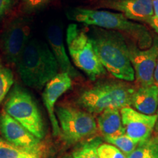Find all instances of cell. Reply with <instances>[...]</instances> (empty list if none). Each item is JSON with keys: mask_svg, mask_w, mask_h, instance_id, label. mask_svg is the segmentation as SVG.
<instances>
[{"mask_svg": "<svg viewBox=\"0 0 158 158\" xmlns=\"http://www.w3.org/2000/svg\"><path fill=\"white\" fill-rule=\"evenodd\" d=\"M67 17L91 27L117 31L141 49L149 48L153 43L152 35L145 26L116 12L75 7L67 12Z\"/></svg>", "mask_w": 158, "mask_h": 158, "instance_id": "6da1fadb", "label": "cell"}, {"mask_svg": "<svg viewBox=\"0 0 158 158\" xmlns=\"http://www.w3.org/2000/svg\"><path fill=\"white\" fill-rule=\"evenodd\" d=\"M89 36L100 62L114 78L127 82L135 80L127 40L117 31L92 27Z\"/></svg>", "mask_w": 158, "mask_h": 158, "instance_id": "7a4b0ae2", "label": "cell"}, {"mask_svg": "<svg viewBox=\"0 0 158 158\" xmlns=\"http://www.w3.org/2000/svg\"><path fill=\"white\" fill-rule=\"evenodd\" d=\"M15 64L24 84L37 89L59 74V64L48 44L35 38L29 40Z\"/></svg>", "mask_w": 158, "mask_h": 158, "instance_id": "3957f363", "label": "cell"}, {"mask_svg": "<svg viewBox=\"0 0 158 158\" xmlns=\"http://www.w3.org/2000/svg\"><path fill=\"white\" fill-rule=\"evenodd\" d=\"M136 86L116 78L106 79L85 89L77 99L78 106L91 114H100L107 109L121 110L131 106Z\"/></svg>", "mask_w": 158, "mask_h": 158, "instance_id": "277c9868", "label": "cell"}, {"mask_svg": "<svg viewBox=\"0 0 158 158\" xmlns=\"http://www.w3.org/2000/svg\"><path fill=\"white\" fill-rule=\"evenodd\" d=\"M66 44L75 66L94 81L106 73L87 33L70 23L66 30Z\"/></svg>", "mask_w": 158, "mask_h": 158, "instance_id": "5b68a950", "label": "cell"}, {"mask_svg": "<svg viewBox=\"0 0 158 158\" xmlns=\"http://www.w3.org/2000/svg\"><path fill=\"white\" fill-rule=\"evenodd\" d=\"M4 110L40 140L44 138L42 116L33 97L26 89L15 84L9 92Z\"/></svg>", "mask_w": 158, "mask_h": 158, "instance_id": "8992f818", "label": "cell"}, {"mask_svg": "<svg viewBox=\"0 0 158 158\" xmlns=\"http://www.w3.org/2000/svg\"><path fill=\"white\" fill-rule=\"evenodd\" d=\"M60 135L68 144H76L93 137L98 132L97 121L85 110L64 105L55 110Z\"/></svg>", "mask_w": 158, "mask_h": 158, "instance_id": "52a82bcc", "label": "cell"}, {"mask_svg": "<svg viewBox=\"0 0 158 158\" xmlns=\"http://www.w3.org/2000/svg\"><path fill=\"white\" fill-rule=\"evenodd\" d=\"M31 27L27 19L19 18L12 21L4 29L0 37L2 54L10 64H16L20 55L29 41Z\"/></svg>", "mask_w": 158, "mask_h": 158, "instance_id": "ba28073f", "label": "cell"}, {"mask_svg": "<svg viewBox=\"0 0 158 158\" xmlns=\"http://www.w3.org/2000/svg\"><path fill=\"white\" fill-rule=\"evenodd\" d=\"M127 46L136 84L138 86L154 84V72L158 59V37L154 38L152 44L147 49L139 48L129 41Z\"/></svg>", "mask_w": 158, "mask_h": 158, "instance_id": "9c48e42d", "label": "cell"}, {"mask_svg": "<svg viewBox=\"0 0 158 158\" xmlns=\"http://www.w3.org/2000/svg\"><path fill=\"white\" fill-rule=\"evenodd\" d=\"M98 8L112 10L132 21L147 23L152 27V0H97Z\"/></svg>", "mask_w": 158, "mask_h": 158, "instance_id": "30bf717a", "label": "cell"}, {"mask_svg": "<svg viewBox=\"0 0 158 158\" xmlns=\"http://www.w3.org/2000/svg\"><path fill=\"white\" fill-rule=\"evenodd\" d=\"M0 133L6 141L18 147L30 151H39L45 148L41 140L15 121L4 110L0 112Z\"/></svg>", "mask_w": 158, "mask_h": 158, "instance_id": "8fae6325", "label": "cell"}, {"mask_svg": "<svg viewBox=\"0 0 158 158\" xmlns=\"http://www.w3.org/2000/svg\"><path fill=\"white\" fill-rule=\"evenodd\" d=\"M120 113L126 135L138 144L151 138L157 122V114L147 115L140 113L130 106L122 108Z\"/></svg>", "mask_w": 158, "mask_h": 158, "instance_id": "7c38bea8", "label": "cell"}, {"mask_svg": "<svg viewBox=\"0 0 158 158\" xmlns=\"http://www.w3.org/2000/svg\"><path fill=\"white\" fill-rule=\"evenodd\" d=\"M73 81L68 74L59 73L45 86L42 97L44 106L48 112L52 133L54 136L60 135V128L55 113V105L58 99L72 87Z\"/></svg>", "mask_w": 158, "mask_h": 158, "instance_id": "4fadbf2b", "label": "cell"}, {"mask_svg": "<svg viewBox=\"0 0 158 158\" xmlns=\"http://www.w3.org/2000/svg\"><path fill=\"white\" fill-rule=\"evenodd\" d=\"M46 35L48 45L56 59L61 73L68 74L71 78L80 76L67 53L62 27L57 23H52L47 29Z\"/></svg>", "mask_w": 158, "mask_h": 158, "instance_id": "5bb4252c", "label": "cell"}, {"mask_svg": "<svg viewBox=\"0 0 158 158\" xmlns=\"http://www.w3.org/2000/svg\"><path fill=\"white\" fill-rule=\"evenodd\" d=\"M140 113L155 115L158 109V86L155 84L136 86L131 106Z\"/></svg>", "mask_w": 158, "mask_h": 158, "instance_id": "9a60e30c", "label": "cell"}, {"mask_svg": "<svg viewBox=\"0 0 158 158\" xmlns=\"http://www.w3.org/2000/svg\"><path fill=\"white\" fill-rule=\"evenodd\" d=\"M97 124L104 138L125 134L118 109H107L102 111L97 118Z\"/></svg>", "mask_w": 158, "mask_h": 158, "instance_id": "2e32d148", "label": "cell"}, {"mask_svg": "<svg viewBox=\"0 0 158 158\" xmlns=\"http://www.w3.org/2000/svg\"><path fill=\"white\" fill-rule=\"evenodd\" d=\"M102 143L101 138L92 137L79 143L72 152L73 158H99L98 149Z\"/></svg>", "mask_w": 158, "mask_h": 158, "instance_id": "e0dca14e", "label": "cell"}, {"mask_svg": "<svg viewBox=\"0 0 158 158\" xmlns=\"http://www.w3.org/2000/svg\"><path fill=\"white\" fill-rule=\"evenodd\" d=\"M127 158H158V142L155 138L138 144Z\"/></svg>", "mask_w": 158, "mask_h": 158, "instance_id": "ac0fdd59", "label": "cell"}, {"mask_svg": "<svg viewBox=\"0 0 158 158\" xmlns=\"http://www.w3.org/2000/svg\"><path fill=\"white\" fill-rule=\"evenodd\" d=\"M104 139L107 143L112 144L119 149L126 156L129 155L138 145V143L135 141H133L131 138H130L126 134L118 136H113V137H108Z\"/></svg>", "mask_w": 158, "mask_h": 158, "instance_id": "d6986e66", "label": "cell"}, {"mask_svg": "<svg viewBox=\"0 0 158 158\" xmlns=\"http://www.w3.org/2000/svg\"><path fill=\"white\" fill-rule=\"evenodd\" d=\"M35 152L38 151H30V150L18 147L6 141L4 138L0 137V158H19L26 154Z\"/></svg>", "mask_w": 158, "mask_h": 158, "instance_id": "ffe728a7", "label": "cell"}, {"mask_svg": "<svg viewBox=\"0 0 158 158\" xmlns=\"http://www.w3.org/2000/svg\"><path fill=\"white\" fill-rule=\"evenodd\" d=\"M14 84V76L12 71L0 64V105L5 100Z\"/></svg>", "mask_w": 158, "mask_h": 158, "instance_id": "44dd1931", "label": "cell"}, {"mask_svg": "<svg viewBox=\"0 0 158 158\" xmlns=\"http://www.w3.org/2000/svg\"><path fill=\"white\" fill-rule=\"evenodd\" d=\"M99 158H127L119 149L108 143H102L98 149Z\"/></svg>", "mask_w": 158, "mask_h": 158, "instance_id": "7402d4cb", "label": "cell"}, {"mask_svg": "<svg viewBox=\"0 0 158 158\" xmlns=\"http://www.w3.org/2000/svg\"><path fill=\"white\" fill-rule=\"evenodd\" d=\"M28 10H35L44 7L51 0H20Z\"/></svg>", "mask_w": 158, "mask_h": 158, "instance_id": "603a6c76", "label": "cell"}, {"mask_svg": "<svg viewBox=\"0 0 158 158\" xmlns=\"http://www.w3.org/2000/svg\"><path fill=\"white\" fill-rule=\"evenodd\" d=\"M14 0H0V20L8 13Z\"/></svg>", "mask_w": 158, "mask_h": 158, "instance_id": "cb8c5ba5", "label": "cell"}, {"mask_svg": "<svg viewBox=\"0 0 158 158\" xmlns=\"http://www.w3.org/2000/svg\"><path fill=\"white\" fill-rule=\"evenodd\" d=\"M154 15L152 19V27L158 34V0H152Z\"/></svg>", "mask_w": 158, "mask_h": 158, "instance_id": "d4e9b609", "label": "cell"}, {"mask_svg": "<svg viewBox=\"0 0 158 158\" xmlns=\"http://www.w3.org/2000/svg\"><path fill=\"white\" fill-rule=\"evenodd\" d=\"M19 158H49L48 153H46V149H44L40 151L31 152L22 155Z\"/></svg>", "mask_w": 158, "mask_h": 158, "instance_id": "484cf974", "label": "cell"}, {"mask_svg": "<svg viewBox=\"0 0 158 158\" xmlns=\"http://www.w3.org/2000/svg\"><path fill=\"white\" fill-rule=\"evenodd\" d=\"M153 81H154V84L157 85L158 86V59L157 62V64H156V67H155V72H154Z\"/></svg>", "mask_w": 158, "mask_h": 158, "instance_id": "4316f807", "label": "cell"}, {"mask_svg": "<svg viewBox=\"0 0 158 158\" xmlns=\"http://www.w3.org/2000/svg\"><path fill=\"white\" fill-rule=\"evenodd\" d=\"M155 130L156 133H158V109H157V122H156Z\"/></svg>", "mask_w": 158, "mask_h": 158, "instance_id": "83f0119b", "label": "cell"}, {"mask_svg": "<svg viewBox=\"0 0 158 158\" xmlns=\"http://www.w3.org/2000/svg\"><path fill=\"white\" fill-rule=\"evenodd\" d=\"M62 158H73V157L72 155H66L63 156Z\"/></svg>", "mask_w": 158, "mask_h": 158, "instance_id": "f1b7e54d", "label": "cell"}, {"mask_svg": "<svg viewBox=\"0 0 158 158\" xmlns=\"http://www.w3.org/2000/svg\"><path fill=\"white\" fill-rule=\"evenodd\" d=\"M155 140H156V141H157L158 142V135H157V136H156V137H155Z\"/></svg>", "mask_w": 158, "mask_h": 158, "instance_id": "f546056e", "label": "cell"}]
</instances>
